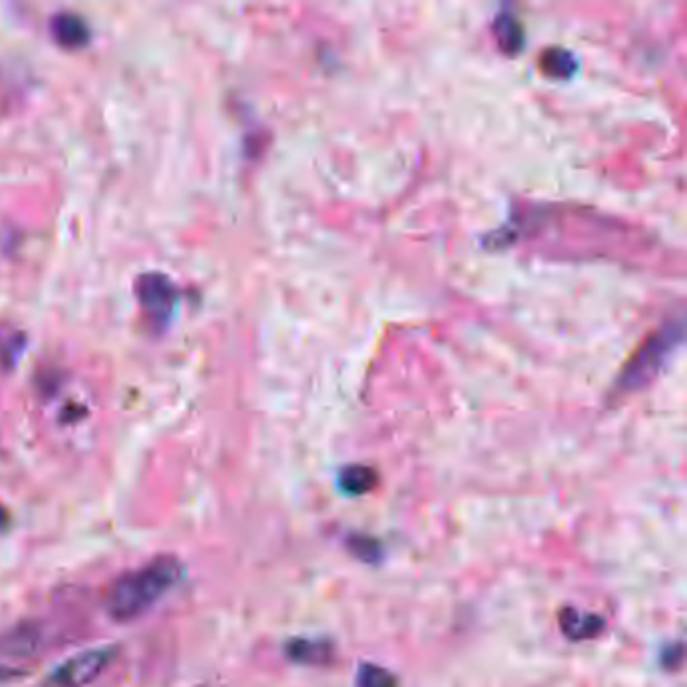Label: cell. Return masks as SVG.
<instances>
[{"instance_id": "cell-1", "label": "cell", "mask_w": 687, "mask_h": 687, "mask_svg": "<svg viewBox=\"0 0 687 687\" xmlns=\"http://www.w3.org/2000/svg\"><path fill=\"white\" fill-rule=\"evenodd\" d=\"M182 577L183 565L172 555H160L140 569L129 570L109 589V617L119 624L138 619L172 591Z\"/></svg>"}, {"instance_id": "cell-2", "label": "cell", "mask_w": 687, "mask_h": 687, "mask_svg": "<svg viewBox=\"0 0 687 687\" xmlns=\"http://www.w3.org/2000/svg\"><path fill=\"white\" fill-rule=\"evenodd\" d=\"M681 337L684 329L679 322H667L666 327L651 335L625 367L619 387L625 391H631L649 384L657 376V371L666 366L669 355L676 351L677 345L681 344Z\"/></svg>"}, {"instance_id": "cell-3", "label": "cell", "mask_w": 687, "mask_h": 687, "mask_svg": "<svg viewBox=\"0 0 687 687\" xmlns=\"http://www.w3.org/2000/svg\"><path fill=\"white\" fill-rule=\"evenodd\" d=\"M118 657L116 645H96L67 657L43 679V687H86L108 669Z\"/></svg>"}, {"instance_id": "cell-4", "label": "cell", "mask_w": 687, "mask_h": 687, "mask_svg": "<svg viewBox=\"0 0 687 687\" xmlns=\"http://www.w3.org/2000/svg\"><path fill=\"white\" fill-rule=\"evenodd\" d=\"M136 295L151 321L163 325L172 319L178 305V287L168 275L143 272L136 280Z\"/></svg>"}, {"instance_id": "cell-5", "label": "cell", "mask_w": 687, "mask_h": 687, "mask_svg": "<svg viewBox=\"0 0 687 687\" xmlns=\"http://www.w3.org/2000/svg\"><path fill=\"white\" fill-rule=\"evenodd\" d=\"M51 34H53L54 41L64 49H79V47L89 43L91 31H89V24L81 14L63 11L57 12L51 19Z\"/></svg>"}, {"instance_id": "cell-6", "label": "cell", "mask_w": 687, "mask_h": 687, "mask_svg": "<svg viewBox=\"0 0 687 687\" xmlns=\"http://www.w3.org/2000/svg\"><path fill=\"white\" fill-rule=\"evenodd\" d=\"M560 629L572 641L593 639L605 629V621L599 615L580 613L577 609H562L560 613Z\"/></svg>"}, {"instance_id": "cell-7", "label": "cell", "mask_w": 687, "mask_h": 687, "mask_svg": "<svg viewBox=\"0 0 687 687\" xmlns=\"http://www.w3.org/2000/svg\"><path fill=\"white\" fill-rule=\"evenodd\" d=\"M287 656L297 664L307 666H325L333 657V647L327 641H311V639H295L287 645Z\"/></svg>"}, {"instance_id": "cell-8", "label": "cell", "mask_w": 687, "mask_h": 687, "mask_svg": "<svg viewBox=\"0 0 687 687\" xmlns=\"http://www.w3.org/2000/svg\"><path fill=\"white\" fill-rule=\"evenodd\" d=\"M377 482H379L377 472L374 468H369V466L355 464V466H347L339 474V486L347 495H367V492H371L376 488Z\"/></svg>"}, {"instance_id": "cell-9", "label": "cell", "mask_w": 687, "mask_h": 687, "mask_svg": "<svg viewBox=\"0 0 687 687\" xmlns=\"http://www.w3.org/2000/svg\"><path fill=\"white\" fill-rule=\"evenodd\" d=\"M496 41L505 53H516L525 43V34L520 22L512 14H502L495 24Z\"/></svg>"}, {"instance_id": "cell-10", "label": "cell", "mask_w": 687, "mask_h": 687, "mask_svg": "<svg viewBox=\"0 0 687 687\" xmlns=\"http://www.w3.org/2000/svg\"><path fill=\"white\" fill-rule=\"evenodd\" d=\"M575 67H577L575 57L565 49H550L540 59V69L547 76L559 77V79H567V77L572 76Z\"/></svg>"}, {"instance_id": "cell-11", "label": "cell", "mask_w": 687, "mask_h": 687, "mask_svg": "<svg viewBox=\"0 0 687 687\" xmlns=\"http://www.w3.org/2000/svg\"><path fill=\"white\" fill-rule=\"evenodd\" d=\"M357 687H398V679L384 667L361 664L357 671Z\"/></svg>"}, {"instance_id": "cell-12", "label": "cell", "mask_w": 687, "mask_h": 687, "mask_svg": "<svg viewBox=\"0 0 687 687\" xmlns=\"http://www.w3.org/2000/svg\"><path fill=\"white\" fill-rule=\"evenodd\" d=\"M22 676H24V674H22L21 669L11 666H2V664H0V687L12 686V684L19 681Z\"/></svg>"}]
</instances>
